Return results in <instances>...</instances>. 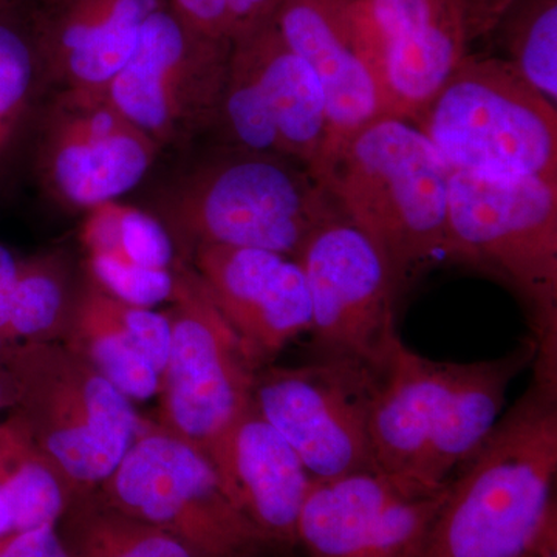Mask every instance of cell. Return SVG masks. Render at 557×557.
Here are the masks:
<instances>
[{"label": "cell", "instance_id": "cell-1", "mask_svg": "<svg viewBox=\"0 0 557 557\" xmlns=\"http://www.w3.org/2000/svg\"><path fill=\"white\" fill-rule=\"evenodd\" d=\"M557 380L534 375L449 480L417 557H528L557 528Z\"/></svg>", "mask_w": 557, "mask_h": 557}, {"label": "cell", "instance_id": "cell-2", "mask_svg": "<svg viewBox=\"0 0 557 557\" xmlns=\"http://www.w3.org/2000/svg\"><path fill=\"white\" fill-rule=\"evenodd\" d=\"M311 174L379 249L398 295L449 258L450 171L416 124L370 121L322 150Z\"/></svg>", "mask_w": 557, "mask_h": 557}, {"label": "cell", "instance_id": "cell-3", "mask_svg": "<svg viewBox=\"0 0 557 557\" xmlns=\"http://www.w3.org/2000/svg\"><path fill=\"white\" fill-rule=\"evenodd\" d=\"M536 351L528 339L505 357L463 364L420 357L398 341L370 412L373 467L423 486L446 485L485 443L509 383Z\"/></svg>", "mask_w": 557, "mask_h": 557}, {"label": "cell", "instance_id": "cell-4", "mask_svg": "<svg viewBox=\"0 0 557 557\" xmlns=\"http://www.w3.org/2000/svg\"><path fill=\"white\" fill-rule=\"evenodd\" d=\"M180 249L258 248L295 259L324 223L341 218L309 168L225 146L168 185L156 203Z\"/></svg>", "mask_w": 557, "mask_h": 557}, {"label": "cell", "instance_id": "cell-5", "mask_svg": "<svg viewBox=\"0 0 557 557\" xmlns=\"http://www.w3.org/2000/svg\"><path fill=\"white\" fill-rule=\"evenodd\" d=\"M0 364L13 391L10 416L33 445L75 496L98 490L145 423L131 399L61 341L20 344Z\"/></svg>", "mask_w": 557, "mask_h": 557}, {"label": "cell", "instance_id": "cell-6", "mask_svg": "<svg viewBox=\"0 0 557 557\" xmlns=\"http://www.w3.org/2000/svg\"><path fill=\"white\" fill-rule=\"evenodd\" d=\"M449 259L497 274L525 300L534 372L557 376V183L450 172Z\"/></svg>", "mask_w": 557, "mask_h": 557}, {"label": "cell", "instance_id": "cell-7", "mask_svg": "<svg viewBox=\"0 0 557 557\" xmlns=\"http://www.w3.org/2000/svg\"><path fill=\"white\" fill-rule=\"evenodd\" d=\"M413 124L450 172L557 183L556 104L504 58L468 53Z\"/></svg>", "mask_w": 557, "mask_h": 557}, {"label": "cell", "instance_id": "cell-8", "mask_svg": "<svg viewBox=\"0 0 557 557\" xmlns=\"http://www.w3.org/2000/svg\"><path fill=\"white\" fill-rule=\"evenodd\" d=\"M98 493L124 515L178 539L196 557H255L267 542L237 511L208 457L145 420Z\"/></svg>", "mask_w": 557, "mask_h": 557}, {"label": "cell", "instance_id": "cell-9", "mask_svg": "<svg viewBox=\"0 0 557 557\" xmlns=\"http://www.w3.org/2000/svg\"><path fill=\"white\" fill-rule=\"evenodd\" d=\"M226 146L317 164L329 137L324 91L273 20L231 42L218 123Z\"/></svg>", "mask_w": 557, "mask_h": 557}, {"label": "cell", "instance_id": "cell-10", "mask_svg": "<svg viewBox=\"0 0 557 557\" xmlns=\"http://www.w3.org/2000/svg\"><path fill=\"white\" fill-rule=\"evenodd\" d=\"M230 54L231 42L194 30L166 3L146 20L106 95L161 150L178 148L214 129Z\"/></svg>", "mask_w": 557, "mask_h": 557}, {"label": "cell", "instance_id": "cell-11", "mask_svg": "<svg viewBox=\"0 0 557 557\" xmlns=\"http://www.w3.org/2000/svg\"><path fill=\"white\" fill-rule=\"evenodd\" d=\"M175 274L177 287L166 311L171 346L161 376V426L203 453L251 405L260 369L196 271L180 260Z\"/></svg>", "mask_w": 557, "mask_h": 557}, {"label": "cell", "instance_id": "cell-12", "mask_svg": "<svg viewBox=\"0 0 557 557\" xmlns=\"http://www.w3.org/2000/svg\"><path fill=\"white\" fill-rule=\"evenodd\" d=\"M381 373L361 362L321 357L300 368H262L252 403L313 480L372 471L370 412Z\"/></svg>", "mask_w": 557, "mask_h": 557}, {"label": "cell", "instance_id": "cell-13", "mask_svg": "<svg viewBox=\"0 0 557 557\" xmlns=\"http://www.w3.org/2000/svg\"><path fill=\"white\" fill-rule=\"evenodd\" d=\"M36 120V170L51 199L87 212L119 200L148 175L161 148L106 91L51 90Z\"/></svg>", "mask_w": 557, "mask_h": 557}, {"label": "cell", "instance_id": "cell-14", "mask_svg": "<svg viewBox=\"0 0 557 557\" xmlns=\"http://www.w3.org/2000/svg\"><path fill=\"white\" fill-rule=\"evenodd\" d=\"M306 276L319 357L383 372L399 341L398 292L379 249L346 219L330 220L295 258Z\"/></svg>", "mask_w": 557, "mask_h": 557}, {"label": "cell", "instance_id": "cell-15", "mask_svg": "<svg viewBox=\"0 0 557 557\" xmlns=\"http://www.w3.org/2000/svg\"><path fill=\"white\" fill-rule=\"evenodd\" d=\"M448 485L428 487L376 469L314 480L298 545L309 557H417Z\"/></svg>", "mask_w": 557, "mask_h": 557}, {"label": "cell", "instance_id": "cell-16", "mask_svg": "<svg viewBox=\"0 0 557 557\" xmlns=\"http://www.w3.org/2000/svg\"><path fill=\"white\" fill-rule=\"evenodd\" d=\"M384 115L416 121L468 54L453 0H347Z\"/></svg>", "mask_w": 557, "mask_h": 557}, {"label": "cell", "instance_id": "cell-17", "mask_svg": "<svg viewBox=\"0 0 557 557\" xmlns=\"http://www.w3.org/2000/svg\"><path fill=\"white\" fill-rule=\"evenodd\" d=\"M189 265L259 369L310 332L309 288L295 259L267 249L207 245L189 252Z\"/></svg>", "mask_w": 557, "mask_h": 557}, {"label": "cell", "instance_id": "cell-18", "mask_svg": "<svg viewBox=\"0 0 557 557\" xmlns=\"http://www.w3.org/2000/svg\"><path fill=\"white\" fill-rule=\"evenodd\" d=\"M237 511L267 545H298V522L313 478L255 403L203 450Z\"/></svg>", "mask_w": 557, "mask_h": 557}, {"label": "cell", "instance_id": "cell-19", "mask_svg": "<svg viewBox=\"0 0 557 557\" xmlns=\"http://www.w3.org/2000/svg\"><path fill=\"white\" fill-rule=\"evenodd\" d=\"M271 20L289 49L313 70L324 91L325 148L386 116L347 0H281Z\"/></svg>", "mask_w": 557, "mask_h": 557}, {"label": "cell", "instance_id": "cell-20", "mask_svg": "<svg viewBox=\"0 0 557 557\" xmlns=\"http://www.w3.org/2000/svg\"><path fill=\"white\" fill-rule=\"evenodd\" d=\"M61 343L94 366L121 394H159L171 346L166 313L132 306L110 295L90 274L76 288Z\"/></svg>", "mask_w": 557, "mask_h": 557}, {"label": "cell", "instance_id": "cell-21", "mask_svg": "<svg viewBox=\"0 0 557 557\" xmlns=\"http://www.w3.org/2000/svg\"><path fill=\"white\" fill-rule=\"evenodd\" d=\"M166 0H62L35 30L49 90L106 91Z\"/></svg>", "mask_w": 557, "mask_h": 557}, {"label": "cell", "instance_id": "cell-22", "mask_svg": "<svg viewBox=\"0 0 557 557\" xmlns=\"http://www.w3.org/2000/svg\"><path fill=\"white\" fill-rule=\"evenodd\" d=\"M75 491L9 416L0 423V537L57 525Z\"/></svg>", "mask_w": 557, "mask_h": 557}, {"label": "cell", "instance_id": "cell-23", "mask_svg": "<svg viewBox=\"0 0 557 557\" xmlns=\"http://www.w3.org/2000/svg\"><path fill=\"white\" fill-rule=\"evenodd\" d=\"M47 90L35 32L0 5V178L33 135Z\"/></svg>", "mask_w": 557, "mask_h": 557}, {"label": "cell", "instance_id": "cell-24", "mask_svg": "<svg viewBox=\"0 0 557 557\" xmlns=\"http://www.w3.org/2000/svg\"><path fill=\"white\" fill-rule=\"evenodd\" d=\"M81 242L87 258L150 270H174L175 242L152 212L120 203L98 205L86 212Z\"/></svg>", "mask_w": 557, "mask_h": 557}, {"label": "cell", "instance_id": "cell-25", "mask_svg": "<svg viewBox=\"0 0 557 557\" xmlns=\"http://www.w3.org/2000/svg\"><path fill=\"white\" fill-rule=\"evenodd\" d=\"M76 288L65 260L57 255L21 260L11 304L10 348L61 341L67 329Z\"/></svg>", "mask_w": 557, "mask_h": 557}, {"label": "cell", "instance_id": "cell-26", "mask_svg": "<svg viewBox=\"0 0 557 557\" xmlns=\"http://www.w3.org/2000/svg\"><path fill=\"white\" fill-rule=\"evenodd\" d=\"M496 30L504 36V60L556 104L557 0H515Z\"/></svg>", "mask_w": 557, "mask_h": 557}, {"label": "cell", "instance_id": "cell-27", "mask_svg": "<svg viewBox=\"0 0 557 557\" xmlns=\"http://www.w3.org/2000/svg\"><path fill=\"white\" fill-rule=\"evenodd\" d=\"M180 20L209 38L233 42L226 0H166Z\"/></svg>", "mask_w": 557, "mask_h": 557}, {"label": "cell", "instance_id": "cell-28", "mask_svg": "<svg viewBox=\"0 0 557 557\" xmlns=\"http://www.w3.org/2000/svg\"><path fill=\"white\" fill-rule=\"evenodd\" d=\"M0 557H70L57 525L35 528L0 537Z\"/></svg>", "mask_w": 557, "mask_h": 557}, {"label": "cell", "instance_id": "cell-29", "mask_svg": "<svg viewBox=\"0 0 557 557\" xmlns=\"http://www.w3.org/2000/svg\"><path fill=\"white\" fill-rule=\"evenodd\" d=\"M460 11L469 42L496 32L515 0H453Z\"/></svg>", "mask_w": 557, "mask_h": 557}, {"label": "cell", "instance_id": "cell-30", "mask_svg": "<svg viewBox=\"0 0 557 557\" xmlns=\"http://www.w3.org/2000/svg\"><path fill=\"white\" fill-rule=\"evenodd\" d=\"M21 259L0 245V359L10 350L9 324L14 287L20 276Z\"/></svg>", "mask_w": 557, "mask_h": 557}, {"label": "cell", "instance_id": "cell-31", "mask_svg": "<svg viewBox=\"0 0 557 557\" xmlns=\"http://www.w3.org/2000/svg\"><path fill=\"white\" fill-rule=\"evenodd\" d=\"M233 40L273 17L281 0H226Z\"/></svg>", "mask_w": 557, "mask_h": 557}, {"label": "cell", "instance_id": "cell-32", "mask_svg": "<svg viewBox=\"0 0 557 557\" xmlns=\"http://www.w3.org/2000/svg\"><path fill=\"white\" fill-rule=\"evenodd\" d=\"M528 557H557V528L549 531L541 545Z\"/></svg>", "mask_w": 557, "mask_h": 557}, {"label": "cell", "instance_id": "cell-33", "mask_svg": "<svg viewBox=\"0 0 557 557\" xmlns=\"http://www.w3.org/2000/svg\"><path fill=\"white\" fill-rule=\"evenodd\" d=\"M11 405H13V391H11L9 373L0 364V410L10 409Z\"/></svg>", "mask_w": 557, "mask_h": 557}, {"label": "cell", "instance_id": "cell-34", "mask_svg": "<svg viewBox=\"0 0 557 557\" xmlns=\"http://www.w3.org/2000/svg\"><path fill=\"white\" fill-rule=\"evenodd\" d=\"M10 0H0V5H9Z\"/></svg>", "mask_w": 557, "mask_h": 557}, {"label": "cell", "instance_id": "cell-35", "mask_svg": "<svg viewBox=\"0 0 557 557\" xmlns=\"http://www.w3.org/2000/svg\"><path fill=\"white\" fill-rule=\"evenodd\" d=\"M255 557H258V556H255Z\"/></svg>", "mask_w": 557, "mask_h": 557}]
</instances>
